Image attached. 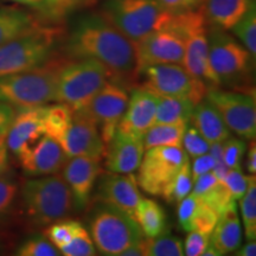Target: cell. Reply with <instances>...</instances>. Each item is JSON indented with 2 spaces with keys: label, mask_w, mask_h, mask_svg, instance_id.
<instances>
[{
  "label": "cell",
  "mask_w": 256,
  "mask_h": 256,
  "mask_svg": "<svg viewBox=\"0 0 256 256\" xmlns=\"http://www.w3.org/2000/svg\"><path fill=\"white\" fill-rule=\"evenodd\" d=\"M244 235L248 241L256 238V178L249 184L247 191L240 198Z\"/></svg>",
  "instance_id": "34"
},
{
  "label": "cell",
  "mask_w": 256,
  "mask_h": 256,
  "mask_svg": "<svg viewBox=\"0 0 256 256\" xmlns=\"http://www.w3.org/2000/svg\"><path fill=\"white\" fill-rule=\"evenodd\" d=\"M203 255L204 256H222L220 252L211 242L209 243V244H208V247H206V250H204Z\"/></svg>",
  "instance_id": "52"
},
{
  "label": "cell",
  "mask_w": 256,
  "mask_h": 256,
  "mask_svg": "<svg viewBox=\"0 0 256 256\" xmlns=\"http://www.w3.org/2000/svg\"><path fill=\"white\" fill-rule=\"evenodd\" d=\"M20 197L28 220L40 226L69 218L76 211L68 184L57 174L28 179Z\"/></svg>",
  "instance_id": "2"
},
{
  "label": "cell",
  "mask_w": 256,
  "mask_h": 256,
  "mask_svg": "<svg viewBox=\"0 0 256 256\" xmlns=\"http://www.w3.org/2000/svg\"><path fill=\"white\" fill-rule=\"evenodd\" d=\"M16 255L18 256H58L60 252L46 236L34 235L25 240L19 246Z\"/></svg>",
  "instance_id": "37"
},
{
  "label": "cell",
  "mask_w": 256,
  "mask_h": 256,
  "mask_svg": "<svg viewBox=\"0 0 256 256\" xmlns=\"http://www.w3.org/2000/svg\"><path fill=\"white\" fill-rule=\"evenodd\" d=\"M16 114H17V110L14 107L0 102V144H5L6 136H8Z\"/></svg>",
  "instance_id": "46"
},
{
  "label": "cell",
  "mask_w": 256,
  "mask_h": 256,
  "mask_svg": "<svg viewBox=\"0 0 256 256\" xmlns=\"http://www.w3.org/2000/svg\"><path fill=\"white\" fill-rule=\"evenodd\" d=\"M200 200L196 196H194L191 192L178 203V222L180 228L185 232H191L192 217L196 212V209L200 206Z\"/></svg>",
  "instance_id": "43"
},
{
  "label": "cell",
  "mask_w": 256,
  "mask_h": 256,
  "mask_svg": "<svg viewBox=\"0 0 256 256\" xmlns=\"http://www.w3.org/2000/svg\"><path fill=\"white\" fill-rule=\"evenodd\" d=\"M133 218L140 226L145 238H156V236L166 234L168 218L162 206L156 200L148 198H142L136 210Z\"/></svg>",
  "instance_id": "25"
},
{
  "label": "cell",
  "mask_w": 256,
  "mask_h": 256,
  "mask_svg": "<svg viewBox=\"0 0 256 256\" xmlns=\"http://www.w3.org/2000/svg\"><path fill=\"white\" fill-rule=\"evenodd\" d=\"M202 6L209 26L232 30L255 0H204Z\"/></svg>",
  "instance_id": "22"
},
{
  "label": "cell",
  "mask_w": 256,
  "mask_h": 256,
  "mask_svg": "<svg viewBox=\"0 0 256 256\" xmlns=\"http://www.w3.org/2000/svg\"><path fill=\"white\" fill-rule=\"evenodd\" d=\"M72 120V110L68 104L44 106V128L46 134L60 142Z\"/></svg>",
  "instance_id": "30"
},
{
  "label": "cell",
  "mask_w": 256,
  "mask_h": 256,
  "mask_svg": "<svg viewBox=\"0 0 256 256\" xmlns=\"http://www.w3.org/2000/svg\"><path fill=\"white\" fill-rule=\"evenodd\" d=\"M60 66L58 62H46L37 68L0 78V102L19 110L56 101Z\"/></svg>",
  "instance_id": "5"
},
{
  "label": "cell",
  "mask_w": 256,
  "mask_h": 256,
  "mask_svg": "<svg viewBox=\"0 0 256 256\" xmlns=\"http://www.w3.org/2000/svg\"><path fill=\"white\" fill-rule=\"evenodd\" d=\"M98 2V0H43L36 11L48 23H60L70 14L90 8Z\"/></svg>",
  "instance_id": "28"
},
{
  "label": "cell",
  "mask_w": 256,
  "mask_h": 256,
  "mask_svg": "<svg viewBox=\"0 0 256 256\" xmlns=\"http://www.w3.org/2000/svg\"><path fill=\"white\" fill-rule=\"evenodd\" d=\"M210 242L222 255L238 250L241 247L242 226L236 204L220 214L214 232L210 235Z\"/></svg>",
  "instance_id": "24"
},
{
  "label": "cell",
  "mask_w": 256,
  "mask_h": 256,
  "mask_svg": "<svg viewBox=\"0 0 256 256\" xmlns=\"http://www.w3.org/2000/svg\"><path fill=\"white\" fill-rule=\"evenodd\" d=\"M44 106L17 110L5 139L6 147L14 154L18 156L28 146L46 134Z\"/></svg>",
  "instance_id": "20"
},
{
  "label": "cell",
  "mask_w": 256,
  "mask_h": 256,
  "mask_svg": "<svg viewBox=\"0 0 256 256\" xmlns=\"http://www.w3.org/2000/svg\"><path fill=\"white\" fill-rule=\"evenodd\" d=\"M60 145L69 156H92L104 154L106 145L96 124L83 110H72V120L60 138Z\"/></svg>",
  "instance_id": "15"
},
{
  "label": "cell",
  "mask_w": 256,
  "mask_h": 256,
  "mask_svg": "<svg viewBox=\"0 0 256 256\" xmlns=\"http://www.w3.org/2000/svg\"><path fill=\"white\" fill-rule=\"evenodd\" d=\"M206 98L218 110L230 130L246 140L255 139L256 104L254 94L209 89Z\"/></svg>",
  "instance_id": "12"
},
{
  "label": "cell",
  "mask_w": 256,
  "mask_h": 256,
  "mask_svg": "<svg viewBox=\"0 0 256 256\" xmlns=\"http://www.w3.org/2000/svg\"><path fill=\"white\" fill-rule=\"evenodd\" d=\"M37 22L28 12L17 8H0V46L36 26Z\"/></svg>",
  "instance_id": "27"
},
{
  "label": "cell",
  "mask_w": 256,
  "mask_h": 256,
  "mask_svg": "<svg viewBox=\"0 0 256 256\" xmlns=\"http://www.w3.org/2000/svg\"><path fill=\"white\" fill-rule=\"evenodd\" d=\"M8 168V150L5 144H0V174Z\"/></svg>",
  "instance_id": "50"
},
{
  "label": "cell",
  "mask_w": 256,
  "mask_h": 256,
  "mask_svg": "<svg viewBox=\"0 0 256 256\" xmlns=\"http://www.w3.org/2000/svg\"><path fill=\"white\" fill-rule=\"evenodd\" d=\"M58 250L60 255L64 256H94L96 255V249L94 242L87 232V229L80 224L74 232L72 238L66 246L60 247Z\"/></svg>",
  "instance_id": "35"
},
{
  "label": "cell",
  "mask_w": 256,
  "mask_h": 256,
  "mask_svg": "<svg viewBox=\"0 0 256 256\" xmlns=\"http://www.w3.org/2000/svg\"><path fill=\"white\" fill-rule=\"evenodd\" d=\"M80 224L81 222L78 220L68 218L58 220V222L49 224V226L44 232V235L57 249H60L69 242Z\"/></svg>",
  "instance_id": "38"
},
{
  "label": "cell",
  "mask_w": 256,
  "mask_h": 256,
  "mask_svg": "<svg viewBox=\"0 0 256 256\" xmlns=\"http://www.w3.org/2000/svg\"><path fill=\"white\" fill-rule=\"evenodd\" d=\"M156 107L158 95L144 88H134L118 130L136 139H142L147 130L156 124Z\"/></svg>",
  "instance_id": "19"
},
{
  "label": "cell",
  "mask_w": 256,
  "mask_h": 256,
  "mask_svg": "<svg viewBox=\"0 0 256 256\" xmlns=\"http://www.w3.org/2000/svg\"><path fill=\"white\" fill-rule=\"evenodd\" d=\"M235 255L238 256H255L256 255V242L255 240L248 241L242 248H238L235 250Z\"/></svg>",
  "instance_id": "49"
},
{
  "label": "cell",
  "mask_w": 256,
  "mask_h": 256,
  "mask_svg": "<svg viewBox=\"0 0 256 256\" xmlns=\"http://www.w3.org/2000/svg\"><path fill=\"white\" fill-rule=\"evenodd\" d=\"M94 200L110 204L133 217L134 210L142 200L136 177L133 174L101 172L95 183Z\"/></svg>",
  "instance_id": "16"
},
{
  "label": "cell",
  "mask_w": 256,
  "mask_h": 256,
  "mask_svg": "<svg viewBox=\"0 0 256 256\" xmlns=\"http://www.w3.org/2000/svg\"><path fill=\"white\" fill-rule=\"evenodd\" d=\"M68 158L60 142L46 134L18 156L23 171L32 177L58 174Z\"/></svg>",
  "instance_id": "18"
},
{
  "label": "cell",
  "mask_w": 256,
  "mask_h": 256,
  "mask_svg": "<svg viewBox=\"0 0 256 256\" xmlns=\"http://www.w3.org/2000/svg\"><path fill=\"white\" fill-rule=\"evenodd\" d=\"M218 214L215 210L200 202V206L196 209V212L192 217L191 232L196 230V232L210 236L211 232H214L217 220H218Z\"/></svg>",
  "instance_id": "40"
},
{
  "label": "cell",
  "mask_w": 256,
  "mask_h": 256,
  "mask_svg": "<svg viewBox=\"0 0 256 256\" xmlns=\"http://www.w3.org/2000/svg\"><path fill=\"white\" fill-rule=\"evenodd\" d=\"M243 46L250 55L256 56V6L255 2L250 5L244 16L232 28Z\"/></svg>",
  "instance_id": "33"
},
{
  "label": "cell",
  "mask_w": 256,
  "mask_h": 256,
  "mask_svg": "<svg viewBox=\"0 0 256 256\" xmlns=\"http://www.w3.org/2000/svg\"><path fill=\"white\" fill-rule=\"evenodd\" d=\"M60 34V28L38 24L0 46V78L26 72L46 63L52 56Z\"/></svg>",
  "instance_id": "4"
},
{
  "label": "cell",
  "mask_w": 256,
  "mask_h": 256,
  "mask_svg": "<svg viewBox=\"0 0 256 256\" xmlns=\"http://www.w3.org/2000/svg\"><path fill=\"white\" fill-rule=\"evenodd\" d=\"M110 80H113L110 70L98 60H72L60 69L56 101L68 104L72 110H82Z\"/></svg>",
  "instance_id": "8"
},
{
  "label": "cell",
  "mask_w": 256,
  "mask_h": 256,
  "mask_svg": "<svg viewBox=\"0 0 256 256\" xmlns=\"http://www.w3.org/2000/svg\"><path fill=\"white\" fill-rule=\"evenodd\" d=\"M19 184L11 172L0 174V222H2L11 212L16 198L18 196Z\"/></svg>",
  "instance_id": "36"
},
{
  "label": "cell",
  "mask_w": 256,
  "mask_h": 256,
  "mask_svg": "<svg viewBox=\"0 0 256 256\" xmlns=\"http://www.w3.org/2000/svg\"><path fill=\"white\" fill-rule=\"evenodd\" d=\"M222 145V154L228 168H241L242 159L244 156L247 144L242 139L229 136L220 144Z\"/></svg>",
  "instance_id": "41"
},
{
  "label": "cell",
  "mask_w": 256,
  "mask_h": 256,
  "mask_svg": "<svg viewBox=\"0 0 256 256\" xmlns=\"http://www.w3.org/2000/svg\"><path fill=\"white\" fill-rule=\"evenodd\" d=\"M64 52L72 60H98L110 70L113 81L124 87L139 76L136 43L101 12L78 18L66 40Z\"/></svg>",
  "instance_id": "1"
},
{
  "label": "cell",
  "mask_w": 256,
  "mask_h": 256,
  "mask_svg": "<svg viewBox=\"0 0 256 256\" xmlns=\"http://www.w3.org/2000/svg\"><path fill=\"white\" fill-rule=\"evenodd\" d=\"M170 24L184 37L185 52L182 63L184 69L209 89L220 88V82L210 64L208 22L202 6L174 16Z\"/></svg>",
  "instance_id": "6"
},
{
  "label": "cell",
  "mask_w": 256,
  "mask_h": 256,
  "mask_svg": "<svg viewBox=\"0 0 256 256\" xmlns=\"http://www.w3.org/2000/svg\"><path fill=\"white\" fill-rule=\"evenodd\" d=\"M182 145H184L185 152L188 153V156L196 158L198 156L206 154V153L209 152L211 144L206 142L191 124H188L184 130Z\"/></svg>",
  "instance_id": "42"
},
{
  "label": "cell",
  "mask_w": 256,
  "mask_h": 256,
  "mask_svg": "<svg viewBox=\"0 0 256 256\" xmlns=\"http://www.w3.org/2000/svg\"><path fill=\"white\" fill-rule=\"evenodd\" d=\"M101 14L133 43L166 28L174 18L158 0H106Z\"/></svg>",
  "instance_id": "7"
},
{
  "label": "cell",
  "mask_w": 256,
  "mask_h": 256,
  "mask_svg": "<svg viewBox=\"0 0 256 256\" xmlns=\"http://www.w3.org/2000/svg\"><path fill=\"white\" fill-rule=\"evenodd\" d=\"M188 124L196 128L210 144L223 142L230 136V130L218 110L206 98L194 106Z\"/></svg>",
  "instance_id": "23"
},
{
  "label": "cell",
  "mask_w": 256,
  "mask_h": 256,
  "mask_svg": "<svg viewBox=\"0 0 256 256\" xmlns=\"http://www.w3.org/2000/svg\"><path fill=\"white\" fill-rule=\"evenodd\" d=\"M138 70L153 64H182L185 52L183 34L168 24L136 43Z\"/></svg>",
  "instance_id": "14"
},
{
  "label": "cell",
  "mask_w": 256,
  "mask_h": 256,
  "mask_svg": "<svg viewBox=\"0 0 256 256\" xmlns=\"http://www.w3.org/2000/svg\"><path fill=\"white\" fill-rule=\"evenodd\" d=\"M88 226L96 249L107 256H120L124 249L145 238L132 216L98 200L92 202Z\"/></svg>",
  "instance_id": "3"
},
{
  "label": "cell",
  "mask_w": 256,
  "mask_h": 256,
  "mask_svg": "<svg viewBox=\"0 0 256 256\" xmlns=\"http://www.w3.org/2000/svg\"><path fill=\"white\" fill-rule=\"evenodd\" d=\"M186 124H154L142 136L145 151L159 146H183V136Z\"/></svg>",
  "instance_id": "29"
},
{
  "label": "cell",
  "mask_w": 256,
  "mask_h": 256,
  "mask_svg": "<svg viewBox=\"0 0 256 256\" xmlns=\"http://www.w3.org/2000/svg\"><path fill=\"white\" fill-rule=\"evenodd\" d=\"M142 87L158 96L186 98L194 104L206 98L209 88L194 78L182 64H153L139 70Z\"/></svg>",
  "instance_id": "10"
},
{
  "label": "cell",
  "mask_w": 256,
  "mask_h": 256,
  "mask_svg": "<svg viewBox=\"0 0 256 256\" xmlns=\"http://www.w3.org/2000/svg\"><path fill=\"white\" fill-rule=\"evenodd\" d=\"M214 166H215V160H214L212 156H211L209 152L206 153V154L198 156L196 158H194V164L191 166V174L192 178H194V182L200 176L206 174V172L212 171Z\"/></svg>",
  "instance_id": "47"
},
{
  "label": "cell",
  "mask_w": 256,
  "mask_h": 256,
  "mask_svg": "<svg viewBox=\"0 0 256 256\" xmlns=\"http://www.w3.org/2000/svg\"><path fill=\"white\" fill-rule=\"evenodd\" d=\"M254 178L255 174H243L241 168H229L220 183H223L234 200H238L244 194V192L247 191L249 184Z\"/></svg>",
  "instance_id": "39"
},
{
  "label": "cell",
  "mask_w": 256,
  "mask_h": 256,
  "mask_svg": "<svg viewBox=\"0 0 256 256\" xmlns=\"http://www.w3.org/2000/svg\"><path fill=\"white\" fill-rule=\"evenodd\" d=\"M145 153L142 139H136L126 133L116 132L106 145L104 166L115 174H133L139 168Z\"/></svg>",
  "instance_id": "21"
},
{
  "label": "cell",
  "mask_w": 256,
  "mask_h": 256,
  "mask_svg": "<svg viewBox=\"0 0 256 256\" xmlns=\"http://www.w3.org/2000/svg\"><path fill=\"white\" fill-rule=\"evenodd\" d=\"M158 2L168 14L176 16L197 8L202 2L200 0H158Z\"/></svg>",
  "instance_id": "45"
},
{
  "label": "cell",
  "mask_w": 256,
  "mask_h": 256,
  "mask_svg": "<svg viewBox=\"0 0 256 256\" xmlns=\"http://www.w3.org/2000/svg\"><path fill=\"white\" fill-rule=\"evenodd\" d=\"M144 256H183L184 248L180 238L162 235L142 238Z\"/></svg>",
  "instance_id": "32"
},
{
  "label": "cell",
  "mask_w": 256,
  "mask_h": 256,
  "mask_svg": "<svg viewBox=\"0 0 256 256\" xmlns=\"http://www.w3.org/2000/svg\"><path fill=\"white\" fill-rule=\"evenodd\" d=\"M128 100L130 95L127 87L110 80L90 102L81 110L96 124L104 145L110 142L116 132L121 118L127 108Z\"/></svg>",
  "instance_id": "13"
},
{
  "label": "cell",
  "mask_w": 256,
  "mask_h": 256,
  "mask_svg": "<svg viewBox=\"0 0 256 256\" xmlns=\"http://www.w3.org/2000/svg\"><path fill=\"white\" fill-rule=\"evenodd\" d=\"M209 26V25H208ZM209 58L220 86L235 89L250 84L255 58L226 31L208 28Z\"/></svg>",
  "instance_id": "9"
},
{
  "label": "cell",
  "mask_w": 256,
  "mask_h": 256,
  "mask_svg": "<svg viewBox=\"0 0 256 256\" xmlns=\"http://www.w3.org/2000/svg\"><path fill=\"white\" fill-rule=\"evenodd\" d=\"M194 106L196 104L186 98L158 96L156 124H188Z\"/></svg>",
  "instance_id": "26"
},
{
  "label": "cell",
  "mask_w": 256,
  "mask_h": 256,
  "mask_svg": "<svg viewBox=\"0 0 256 256\" xmlns=\"http://www.w3.org/2000/svg\"><path fill=\"white\" fill-rule=\"evenodd\" d=\"M101 159L92 156H70L62 168V177L72 191L76 211H84L92 203V190L101 174Z\"/></svg>",
  "instance_id": "17"
},
{
  "label": "cell",
  "mask_w": 256,
  "mask_h": 256,
  "mask_svg": "<svg viewBox=\"0 0 256 256\" xmlns=\"http://www.w3.org/2000/svg\"><path fill=\"white\" fill-rule=\"evenodd\" d=\"M247 170L249 174H256V145L255 139H252V144L249 146V151L247 156Z\"/></svg>",
  "instance_id": "48"
},
{
  "label": "cell",
  "mask_w": 256,
  "mask_h": 256,
  "mask_svg": "<svg viewBox=\"0 0 256 256\" xmlns=\"http://www.w3.org/2000/svg\"><path fill=\"white\" fill-rule=\"evenodd\" d=\"M188 162V156L182 146H159L147 150L138 168V184L147 194L160 196Z\"/></svg>",
  "instance_id": "11"
},
{
  "label": "cell",
  "mask_w": 256,
  "mask_h": 256,
  "mask_svg": "<svg viewBox=\"0 0 256 256\" xmlns=\"http://www.w3.org/2000/svg\"><path fill=\"white\" fill-rule=\"evenodd\" d=\"M200 2H204V0H200Z\"/></svg>",
  "instance_id": "53"
},
{
  "label": "cell",
  "mask_w": 256,
  "mask_h": 256,
  "mask_svg": "<svg viewBox=\"0 0 256 256\" xmlns=\"http://www.w3.org/2000/svg\"><path fill=\"white\" fill-rule=\"evenodd\" d=\"M10 2H17V4H22V5H26L28 8H32L36 10L38 6L42 4L43 0H10Z\"/></svg>",
  "instance_id": "51"
},
{
  "label": "cell",
  "mask_w": 256,
  "mask_h": 256,
  "mask_svg": "<svg viewBox=\"0 0 256 256\" xmlns=\"http://www.w3.org/2000/svg\"><path fill=\"white\" fill-rule=\"evenodd\" d=\"M192 188H194V178H192L191 165L188 160L183 165V168L179 170L178 174L172 178V180L166 185L160 197L164 198L168 203L178 204L190 194Z\"/></svg>",
  "instance_id": "31"
},
{
  "label": "cell",
  "mask_w": 256,
  "mask_h": 256,
  "mask_svg": "<svg viewBox=\"0 0 256 256\" xmlns=\"http://www.w3.org/2000/svg\"><path fill=\"white\" fill-rule=\"evenodd\" d=\"M210 243V236L202 234L196 230L188 232V235L183 246L184 255L202 256Z\"/></svg>",
  "instance_id": "44"
}]
</instances>
